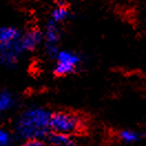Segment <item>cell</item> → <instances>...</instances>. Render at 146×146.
Listing matches in <instances>:
<instances>
[{
	"label": "cell",
	"mask_w": 146,
	"mask_h": 146,
	"mask_svg": "<svg viewBox=\"0 0 146 146\" xmlns=\"http://www.w3.org/2000/svg\"><path fill=\"white\" fill-rule=\"evenodd\" d=\"M25 146H46L43 139L35 138V139H28L25 143Z\"/></svg>",
	"instance_id": "obj_13"
},
{
	"label": "cell",
	"mask_w": 146,
	"mask_h": 146,
	"mask_svg": "<svg viewBox=\"0 0 146 146\" xmlns=\"http://www.w3.org/2000/svg\"><path fill=\"white\" fill-rule=\"evenodd\" d=\"M15 104V96L9 91H0V115L9 111Z\"/></svg>",
	"instance_id": "obj_10"
},
{
	"label": "cell",
	"mask_w": 146,
	"mask_h": 146,
	"mask_svg": "<svg viewBox=\"0 0 146 146\" xmlns=\"http://www.w3.org/2000/svg\"><path fill=\"white\" fill-rule=\"evenodd\" d=\"M50 131L52 133H60L66 135H74L83 128V119L80 115L72 112H54L50 116Z\"/></svg>",
	"instance_id": "obj_2"
},
{
	"label": "cell",
	"mask_w": 146,
	"mask_h": 146,
	"mask_svg": "<svg viewBox=\"0 0 146 146\" xmlns=\"http://www.w3.org/2000/svg\"><path fill=\"white\" fill-rule=\"evenodd\" d=\"M42 41H43L42 32H40L36 29H30L21 33V36H19V44L21 46L23 53L36 50Z\"/></svg>",
	"instance_id": "obj_6"
},
{
	"label": "cell",
	"mask_w": 146,
	"mask_h": 146,
	"mask_svg": "<svg viewBox=\"0 0 146 146\" xmlns=\"http://www.w3.org/2000/svg\"><path fill=\"white\" fill-rule=\"evenodd\" d=\"M21 35L16 27L11 26H1L0 27V46L8 44L16 41Z\"/></svg>",
	"instance_id": "obj_8"
},
{
	"label": "cell",
	"mask_w": 146,
	"mask_h": 146,
	"mask_svg": "<svg viewBox=\"0 0 146 146\" xmlns=\"http://www.w3.org/2000/svg\"><path fill=\"white\" fill-rule=\"evenodd\" d=\"M43 42L46 46V53L51 58H55L56 53L59 52V41H60V25H56L52 21H48L44 31L42 32Z\"/></svg>",
	"instance_id": "obj_4"
},
{
	"label": "cell",
	"mask_w": 146,
	"mask_h": 146,
	"mask_svg": "<svg viewBox=\"0 0 146 146\" xmlns=\"http://www.w3.org/2000/svg\"><path fill=\"white\" fill-rule=\"evenodd\" d=\"M50 116L48 110L32 106L23 111L16 122V132L25 141L40 138L43 139L50 132Z\"/></svg>",
	"instance_id": "obj_1"
},
{
	"label": "cell",
	"mask_w": 146,
	"mask_h": 146,
	"mask_svg": "<svg viewBox=\"0 0 146 146\" xmlns=\"http://www.w3.org/2000/svg\"><path fill=\"white\" fill-rule=\"evenodd\" d=\"M144 136L142 133L133 131V129H122L119 133V139L126 144H132V143H136L138 142L142 137Z\"/></svg>",
	"instance_id": "obj_11"
},
{
	"label": "cell",
	"mask_w": 146,
	"mask_h": 146,
	"mask_svg": "<svg viewBox=\"0 0 146 146\" xmlns=\"http://www.w3.org/2000/svg\"><path fill=\"white\" fill-rule=\"evenodd\" d=\"M54 74L58 76L69 75L75 72L81 64V56L74 51L70 50H59L55 55Z\"/></svg>",
	"instance_id": "obj_3"
},
{
	"label": "cell",
	"mask_w": 146,
	"mask_h": 146,
	"mask_svg": "<svg viewBox=\"0 0 146 146\" xmlns=\"http://www.w3.org/2000/svg\"><path fill=\"white\" fill-rule=\"evenodd\" d=\"M70 18V9L65 3H58L51 11L50 21L56 25H62L64 21Z\"/></svg>",
	"instance_id": "obj_7"
},
{
	"label": "cell",
	"mask_w": 146,
	"mask_h": 146,
	"mask_svg": "<svg viewBox=\"0 0 146 146\" xmlns=\"http://www.w3.org/2000/svg\"><path fill=\"white\" fill-rule=\"evenodd\" d=\"M11 143V135L8 131L0 128V146H9Z\"/></svg>",
	"instance_id": "obj_12"
},
{
	"label": "cell",
	"mask_w": 146,
	"mask_h": 146,
	"mask_svg": "<svg viewBox=\"0 0 146 146\" xmlns=\"http://www.w3.org/2000/svg\"><path fill=\"white\" fill-rule=\"evenodd\" d=\"M21 36V35H20ZM23 54V51L19 44V38L8 44L0 46V64L6 68H12L18 63L20 56Z\"/></svg>",
	"instance_id": "obj_5"
},
{
	"label": "cell",
	"mask_w": 146,
	"mask_h": 146,
	"mask_svg": "<svg viewBox=\"0 0 146 146\" xmlns=\"http://www.w3.org/2000/svg\"><path fill=\"white\" fill-rule=\"evenodd\" d=\"M49 143L52 146H75V139L72 135L51 132L49 135Z\"/></svg>",
	"instance_id": "obj_9"
}]
</instances>
